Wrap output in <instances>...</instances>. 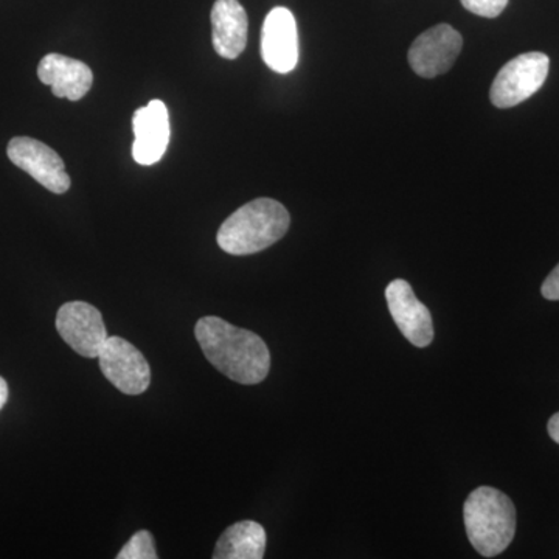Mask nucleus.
Here are the masks:
<instances>
[{
    "label": "nucleus",
    "instance_id": "6e6552de",
    "mask_svg": "<svg viewBox=\"0 0 559 559\" xmlns=\"http://www.w3.org/2000/svg\"><path fill=\"white\" fill-rule=\"evenodd\" d=\"M462 35L451 25L440 24L418 36L411 46L409 64L423 79L450 72L462 51Z\"/></svg>",
    "mask_w": 559,
    "mask_h": 559
},
{
    "label": "nucleus",
    "instance_id": "f257e3e1",
    "mask_svg": "<svg viewBox=\"0 0 559 559\" xmlns=\"http://www.w3.org/2000/svg\"><path fill=\"white\" fill-rule=\"evenodd\" d=\"M194 336L209 362L229 380L245 385L266 380L271 353L259 334L207 316L198 320Z\"/></svg>",
    "mask_w": 559,
    "mask_h": 559
},
{
    "label": "nucleus",
    "instance_id": "9b49d317",
    "mask_svg": "<svg viewBox=\"0 0 559 559\" xmlns=\"http://www.w3.org/2000/svg\"><path fill=\"white\" fill-rule=\"evenodd\" d=\"M134 145L132 157L139 165H154L164 157L170 143V116L164 102L153 100L132 117Z\"/></svg>",
    "mask_w": 559,
    "mask_h": 559
},
{
    "label": "nucleus",
    "instance_id": "9d476101",
    "mask_svg": "<svg viewBox=\"0 0 559 559\" xmlns=\"http://www.w3.org/2000/svg\"><path fill=\"white\" fill-rule=\"evenodd\" d=\"M389 311L403 336L415 347H428L433 340L430 311L415 296L406 280H393L385 289Z\"/></svg>",
    "mask_w": 559,
    "mask_h": 559
},
{
    "label": "nucleus",
    "instance_id": "20e7f679",
    "mask_svg": "<svg viewBox=\"0 0 559 559\" xmlns=\"http://www.w3.org/2000/svg\"><path fill=\"white\" fill-rule=\"evenodd\" d=\"M550 60L540 51H528L507 62L489 91V100L499 109H509L528 100L549 75Z\"/></svg>",
    "mask_w": 559,
    "mask_h": 559
},
{
    "label": "nucleus",
    "instance_id": "39448f33",
    "mask_svg": "<svg viewBox=\"0 0 559 559\" xmlns=\"http://www.w3.org/2000/svg\"><path fill=\"white\" fill-rule=\"evenodd\" d=\"M98 362L106 380L124 395H142L148 390L151 384L148 360L140 349L123 337H108L98 356Z\"/></svg>",
    "mask_w": 559,
    "mask_h": 559
},
{
    "label": "nucleus",
    "instance_id": "dca6fc26",
    "mask_svg": "<svg viewBox=\"0 0 559 559\" xmlns=\"http://www.w3.org/2000/svg\"><path fill=\"white\" fill-rule=\"evenodd\" d=\"M466 10L471 13L477 14L481 17H498L506 7L509 5V0H460Z\"/></svg>",
    "mask_w": 559,
    "mask_h": 559
},
{
    "label": "nucleus",
    "instance_id": "1a4fd4ad",
    "mask_svg": "<svg viewBox=\"0 0 559 559\" xmlns=\"http://www.w3.org/2000/svg\"><path fill=\"white\" fill-rule=\"evenodd\" d=\"M261 57L267 68L277 73H289L299 62V32L294 14L285 7H275L267 13L261 32Z\"/></svg>",
    "mask_w": 559,
    "mask_h": 559
},
{
    "label": "nucleus",
    "instance_id": "7ed1b4c3",
    "mask_svg": "<svg viewBox=\"0 0 559 559\" xmlns=\"http://www.w3.org/2000/svg\"><path fill=\"white\" fill-rule=\"evenodd\" d=\"M463 521L474 549L481 557H498L516 533V509L509 496L499 489H474L463 507Z\"/></svg>",
    "mask_w": 559,
    "mask_h": 559
},
{
    "label": "nucleus",
    "instance_id": "4468645a",
    "mask_svg": "<svg viewBox=\"0 0 559 559\" xmlns=\"http://www.w3.org/2000/svg\"><path fill=\"white\" fill-rule=\"evenodd\" d=\"M266 550V532L255 521L230 525L216 543L215 559H261Z\"/></svg>",
    "mask_w": 559,
    "mask_h": 559
},
{
    "label": "nucleus",
    "instance_id": "423d86ee",
    "mask_svg": "<svg viewBox=\"0 0 559 559\" xmlns=\"http://www.w3.org/2000/svg\"><path fill=\"white\" fill-rule=\"evenodd\" d=\"M57 330L73 352L90 359L100 356L109 337L102 312L86 301L62 305L57 314Z\"/></svg>",
    "mask_w": 559,
    "mask_h": 559
},
{
    "label": "nucleus",
    "instance_id": "f8f14e48",
    "mask_svg": "<svg viewBox=\"0 0 559 559\" xmlns=\"http://www.w3.org/2000/svg\"><path fill=\"white\" fill-rule=\"evenodd\" d=\"M40 83L51 87L55 97L79 102L94 83V73L83 61L60 53H49L38 66Z\"/></svg>",
    "mask_w": 559,
    "mask_h": 559
},
{
    "label": "nucleus",
    "instance_id": "2eb2a0df",
    "mask_svg": "<svg viewBox=\"0 0 559 559\" xmlns=\"http://www.w3.org/2000/svg\"><path fill=\"white\" fill-rule=\"evenodd\" d=\"M157 557L159 555H157L153 535L148 530H140L135 533L117 555V559H156Z\"/></svg>",
    "mask_w": 559,
    "mask_h": 559
},
{
    "label": "nucleus",
    "instance_id": "0eeeda50",
    "mask_svg": "<svg viewBox=\"0 0 559 559\" xmlns=\"http://www.w3.org/2000/svg\"><path fill=\"white\" fill-rule=\"evenodd\" d=\"M7 154L17 168L28 173L51 193L62 194L70 189L72 182L64 162L46 143L31 138H14L10 140Z\"/></svg>",
    "mask_w": 559,
    "mask_h": 559
},
{
    "label": "nucleus",
    "instance_id": "a211bd4d",
    "mask_svg": "<svg viewBox=\"0 0 559 559\" xmlns=\"http://www.w3.org/2000/svg\"><path fill=\"white\" fill-rule=\"evenodd\" d=\"M547 429H549V436L551 437V440L559 444V412L550 418Z\"/></svg>",
    "mask_w": 559,
    "mask_h": 559
},
{
    "label": "nucleus",
    "instance_id": "6ab92c4d",
    "mask_svg": "<svg viewBox=\"0 0 559 559\" xmlns=\"http://www.w3.org/2000/svg\"><path fill=\"white\" fill-rule=\"evenodd\" d=\"M7 400H9V384L0 377V411L5 406Z\"/></svg>",
    "mask_w": 559,
    "mask_h": 559
},
{
    "label": "nucleus",
    "instance_id": "ddd939ff",
    "mask_svg": "<svg viewBox=\"0 0 559 559\" xmlns=\"http://www.w3.org/2000/svg\"><path fill=\"white\" fill-rule=\"evenodd\" d=\"M213 47L221 58L237 60L248 46L249 21L238 0H216L212 10Z\"/></svg>",
    "mask_w": 559,
    "mask_h": 559
},
{
    "label": "nucleus",
    "instance_id": "f03ea898",
    "mask_svg": "<svg viewBox=\"0 0 559 559\" xmlns=\"http://www.w3.org/2000/svg\"><path fill=\"white\" fill-rule=\"evenodd\" d=\"M290 216L285 205L270 198L250 201L219 227L216 241L230 255H252L285 237Z\"/></svg>",
    "mask_w": 559,
    "mask_h": 559
},
{
    "label": "nucleus",
    "instance_id": "f3484780",
    "mask_svg": "<svg viewBox=\"0 0 559 559\" xmlns=\"http://www.w3.org/2000/svg\"><path fill=\"white\" fill-rule=\"evenodd\" d=\"M540 293H543L544 299L554 301L559 300V264L557 267H555L554 271L550 272V275L546 278V282L543 283Z\"/></svg>",
    "mask_w": 559,
    "mask_h": 559
}]
</instances>
